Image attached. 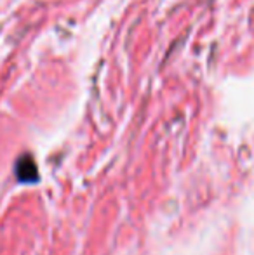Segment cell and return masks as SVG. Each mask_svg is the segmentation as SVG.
Returning <instances> with one entry per match:
<instances>
[{"mask_svg": "<svg viewBox=\"0 0 254 255\" xmlns=\"http://www.w3.org/2000/svg\"><path fill=\"white\" fill-rule=\"evenodd\" d=\"M16 177L19 182H26V184H33L38 181V170L35 165L33 158L30 154H24L17 160L16 163Z\"/></svg>", "mask_w": 254, "mask_h": 255, "instance_id": "cell-1", "label": "cell"}]
</instances>
